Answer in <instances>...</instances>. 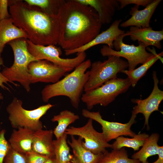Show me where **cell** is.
Segmentation results:
<instances>
[{
  "label": "cell",
  "instance_id": "6da1fadb",
  "mask_svg": "<svg viewBox=\"0 0 163 163\" xmlns=\"http://www.w3.org/2000/svg\"><path fill=\"white\" fill-rule=\"evenodd\" d=\"M59 44L64 50L91 42L100 34L102 24L96 11L76 0H63L57 14Z\"/></svg>",
  "mask_w": 163,
  "mask_h": 163
},
{
  "label": "cell",
  "instance_id": "7a4b0ae2",
  "mask_svg": "<svg viewBox=\"0 0 163 163\" xmlns=\"http://www.w3.org/2000/svg\"><path fill=\"white\" fill-rule=\"evenodd\" d=\"M8 4L13 24L26 34L28 40L37 45L58 44L59 24L57 15L29 5L23 0H8Z\"/></svg>",
  "mask_w": 163,
  "mask_h": 163
},
{
  "label": "cell",
  "instance_id": "3957f363",
  "mask_svg": "<svg viewBox=\"0 0 163 163\" xmlns=\"http://www.w3.org/2000/svg\"><path fill=\"white\" fill-rule=\"evenodd\" d=\"M91 64L89 59L84 61L62 79L45 86L41 92L43 101L47 102L53 97L65 96L70 99L72 106L77 109L88 79V71L86 70L91 67Z\"/></svg>",
  "mask_w": 163,
  "mask_h": 163
},
{
  "label": "cell",
  "instance_id": "277c9868",
  "mask_svg": "<svg viewBox=\"0 0 163 163\" xmlns=\"http://www.w3.org/2000/svg\"><path fill=\"white\" fill-rule=\"evenodd\" d=\"M27 39L20 38L8 43L11 48L14 55V61L9 67H5L2 73L11 83L16 86L19 82L27 92L30 90L31 84L29 78L28 67L31 62L39 60L30 53L27 48Z\"/></svg>",
  "mask_w": 163,
  "mask_h": 163
},
{
  "label": "cell",
  "instance_id": "5b68a950",
  "mask_svg": "<svg viewBox=\"0 0 163 163\" xmlns=\"http://www.w3.org/2000/svg\"><path fill=\"white\" fill-rule=\"evenodd\" d=\"M22 104L21 100L14 97L7 106L6 110L10 123L14 129L25 128L34 132L43 129L40 118L55 106L48 103L33 110H27L22 107Z\"/></svg>",
  "mask_w": 163,
  "mask_h": 163
},
{
  "label": "cell",
  "instance_id": "8992f818",
  "mask_svg": "<svg viewBox=\"0 0 163 163\" xmlns=\"http://www.w3.org/2000/svg\"><path fill=\"white\" fill-rule=\"evenodd\" d=\"M131 86L128 78L111 79L100 87L85 92L81 98L90 110L97 104L106 107L113 101L119 95L126 92Z\"/></svg>",
  "mask_w": 163,
  "mask_h": 163
},
{
  "label": "cell",
  "instance_id": "52a82bcc",
  "mask_svg": "<svg viewBox=\"0 0 163 163\" xmlns=\"http://www.w3.org/2000/svg\"><path fill=\"white\" fill-rule=\"evenodd\" d=\"M108 57L103 62L98 61L91 63L88 79L84 87L85 92L97 88L107 81L117 78L118 73L128 68L127 62L120 57L114 56Z\"/></svg>",
  "mask_w": 163,
  "mask_h": 163
},
{
  "label": "cell",
  "instance_id": "ba28073f",
  "mask_svg": "<svg viewBox=\"0 0 163 163\" xmlns=\"http://www.w3.org/2000/svg\"><path fill=\"white\" fill-rule=\"evenodd\" d=\"M127 36L126 32L119 36L114 41L113 47L116 50L107 46L104 45L101 49L100 53L103 56H116L123 57L127 60L129 70L135 69L139 64H143L153 55V53L147 52L146 46L142 42L138 41L139 45H129L123 42L124 37Z\"/></svg>",
  "mask_w": 163,
  "mask_h": 163
},
{
  "label": "cell",
  "instance_id": "9c48e42d",
  "mask_svg": "<svg viewBox=\"0 0 163 163\" xmlns=\"http://www.w3.org/2000/svg\"><path fill=\"white\" fill-rule=\"evenodd\" d=\"M27 48L30 53L37 59L46 60L62 67L73 69L85 61L86 57L85 52L77 53V56L72 58L60 57L62 51L55 45L43 46L34 44L27 40Z\"/></svg>",
  "mask_w": 163,
  "mask_h": 163
},
{
  "label": "cell",
  "instance_id": "30bf717a",
  "mask_svg": "<svg viewBox=\"0 0 163 163\" xmlns=\"http://www.w3.org/2000/svg\"><path fill=\"white\" fill-rule=\"evenodd\" d=\"M93 120L89 119L86 123L80 127L71 126L65 133L71 136H77L82 138L84 141L82 145L86 149L95 154L104 153L111 144L105 140L102 133L97 131L93 125Z\"/></svg>",
  "mask_w": 163,
  "mask_h": 163
},
{
  "label": "cell",
  "instance_id": "8fae6325",
  "mask_svg": "<svg viewBox=\"0 0 163 163\" xmlns=\"http://www.w3.org/2000/svg\"><path fill=\"white\" fill-rule=\"evenodd\" d=\"M31 84L38 82L55 83L73 69L60 66L46 60L30 62L28 67Z\"/></svg>",
  "mask_w": 163,
  "mask_h": 163
},
{
  "label": "cell",
  "instance_id": "7c38bea8",
  "mask_svg": "<svg viewBox=\"0 0 163 163\" xmlns=\"http://www.w3.org/2000/svg\"><path fill=\"white\" fill-rule=\"evenodd\" d=\"M82 116L91 119L99 123L102 126V133L108 142L119 136H126L133 137L136 134L131 129L132 125L136 123V115L132 114L129 121L126 123L110 122L102 118L100 111H91L87 109L82 110Z\"/></svg>",
  "mask_w": 163,
  "mask_h": 163
},
{
  "label": "cell",
  "instance_id": "4fadbf2b",
  "mask_svg": "<svg viewBox=\"0 0 163 163\" xmlns=\"http://www.w3.org/2000/svg\"><path fill=\"white\" fill-rule=\"evenodd\" d=\"M154 82V87L150 94L147 98L141 100L133 99L132 101L137 104L133 108L132 114L136 115L141 113L145 118L144 126L146 125L148 130L149 129V120L151 114L154 111H159V104L163 99V91L158 88L159 80L157 72L154 71L152 73Z\"/></svg>",
  "mask_w": 163,
  "mask_h": 163
},
{
  "label": "cell",
  "instance_id": "5bb4252c",
  "mask_svg": "<svg viewBox=\"0 0 163 163\" xmlns=\"http://www.w3.org/2000/svg\"><path fill=\"white\" fill-rule=\"evenodd\" d=\"M121 21V19L116 20L107 29L100 33L88 43L74 50H65V55L68 56L75 53L85 52L90 48L101 44H106L113 49V43L114 41L119 36L125 33V31L120 29L119 27Z\"/></svg>",
  "mask_w": 163,
  "mask_h": 163
},
{
  "label": "cell",
  "instance_id": "9a60e30c",
  "mask_svg": "<svg viewBox=\"0 0 163 163\" xmlns=\"http://www.w3.org/2000/svg\"><path fill=\"white\" fill-rule=\"evenodd\" d=\"M161 1V0H153L142 10H139V6L135 5L131 8L129 12L131 17L122 23L120 26L123 27L129 26H135L139 28L149 27L150 19Z\"/></svg>",
  "mask_w": 163,
  "mask_h": 163
},
{
  "label": "cell",
  "instance_id": "2e32d148",
  "mask_svg": "<svg viewBox=\"0 0 163 163\" xmlns=\"http://www.w3.org/2000/svg\"><path fill=\"white\" fill-rule=\"evenodd\" d=\"M133 41L138 40L146 46H152L159 49L161 48L160 41L163 39V30H155L152 27L139 28L131 26L126 32Z\"/></svg>",
  "mask_w": 163,
  "mask_h": 163
},
{
  "label": "cell",
  "instance_id": "e0dca14e",
  "mask_svg": "<svg viewBox=\"0 0 163 163\" xmlns=\"http://www.w3.org/2000/svg\"><path fill=\"white\" fill-rule=\"evenodd\" d=\"M76 0L94 9L97 13L102 24L111 22L116 10L120 9V4L117 0Z\"/></svg>",
  "mask_w": 163,
  "mask_h": 163
},
{
  "label": "cell",
  "instance_id": "ac0fdd59",
  "mask_svg": "<svg viewBox=\"0 0 163 163\" xmlns=\"http://www.w3.org/2000/svg\"><path fill=\"white\" fill-rule=\"evenodd\" d=\"M53 130L40 129L34 132L32 150L49 158L54 157Z\"/></svg>",
  "mask_w": 163,
  "mask_h": 163
},
{
  "label": "cell",
  "instance_id": "d6986e66",
  "mask_svg": "<svg viewBox=\"0 0 163 163\" xmlns=\"http://www.w3.org/2000/svg\"><path fill=\"white\" fill-rule=\"evenodd\" d=\"M34 132L25 128L14 129L8 140L11 148L17 152L24 154L32 151Z\"/></svg>",
  "mask_w": 163,
  "mask_h": 163
},
{
  "label": "cell",
  "instance_id": "ffe728a7",
  "mask_svg": "<svg viewBox=\"0 0 163 163\" xmlns=\"http://www.w3.org/2000/svg\"><path fill=\"white\" fill-rule=\"evenodd\" d=\"M83 140L80 137L76 139L72 136L71 141H67L73 151L71 163H98L103 153L95 154L85 148Z\"/></svg>",
  "mask_w": 163,
  "mask_h": 163
},
{
  "label": "cell",
  "instance_id": "44dd1931",
  "mask_svg": "<svg viewBox=\"0 0 163 163\" xmlns=\"http://www.w3.org/2000/svg\"><path fill=\"white\" fill-rule=\"evenodd\" d=\"M22 38L27 39V34L13 24L11 18L0 21V58L6 44L14 40Z\"/></svg>",
  "mask_w": 163,
  "mask_h": 163
},
{
  "label": "cell",
  "instance_id": "7402d4cb",
  "mask_svg": "<svg viewBox=\"0 0 163 163\" xmlns=\"http://www.w3.org/2000/svg\"><path fill=\"white\" fill-rule=\"evenodd\" d=\"M79 116L68 110H64L54 115L51 119L52 121L56 122L58 124L53 130V134L56 139L61 137L65 133L68 126L78 120Z\"/></svg>",
  "mask_w": 163,
  "mask_h": 163
},
{
  "label": "cell",
  "instance_id": "603a6c76",
  "mask_svg": "<svg viewBox=\"0 0 163 163\" xmlns=\"http://www.w3.org/2000/svg\"><path fill=\"white\" fill-rule=\"evenodd\" d=\"M159 135L153 133L147 139L142 148L132 156L133 159L139 160L141 162L147 161V158L152 156L157 155Z\"/></svg>",
  "mask_w": 163,
  "mask_h": 163
},
{
  "label": "cell",
  "instance_id": "cb8c5ba5",
  "mask_svg": "<svg viewBox=\"0 0 163 163\" xmlns=\"http://www.w3.org/2000/svg\"><path fill=\"white\" fill-rule=\"evenodd\" d=\"M154 51H152V56L139 67L131 70H125L122 72L127 75L133 87L136 86L138 81L145 75L148 70L157 60L161 58L162 52L157 54Z\"/></svg>",
  "mask_w": 163,
  "mask_h": 163
},
{
  "label": "cell",
  "instance_id": "d4e9b609",
  "mask_svg": "<svg viewBox=\"0 0 163 163\" xmlns=\"http://www.w3.org/2000/svg\"><path fill=\"white\" fill-rule=\"evenodd\" d=\"M149 135L145 133L136 134L132 138L120 136L116 139V140L111 144L110 148L113 149H119L125 147L131 148L134 151L139 150L142 146Z\"/></svg>",
  "mask_w": 163,
  "mask_h": 163
},
{
  "label": "cell",
  "instance_id": "484cf974",
  "mask_svg": "<svg viewBox=\"0 0 163 163\" xmlns=\"http://www.w3.org/2000/svg\"><path fill=\"white\" fill-rule=\"evenodd\" d=\"M67 135L65 133L60 138L53 140L54 155L56 163H71L72 155L67 140Z\"/></svg>",
  "mask_w": 163,
  "mask_h": 163
},
{
  "label": "cell",
  "instance_id": "4316f807",
  "mask_svg": "<svg viewBox=\"0 0 163 163\" xmlns=\"http://www.w3.org/2000/svg\"><path fill=\"white\" fill-rule=\"evenodd\" d=\"M138 160L129 158L124 147L119 149H113L104 153L98 163H140Z\"/></svg>",
  "mask_w": 163,
  "mask_h": 163
},
{
  "label": "cell",
  "instance_id": "83f0119b",
  "mask_svg": "<svg viewBox=\"0 0 163 163\" xmlns=\"http://www.w3.org/2000/svg\"><path fill=\"white\" fill-rule=\"evenodd\" d=\"M63 0H24L30 5L37 7L44 11L52 14L57 15Z\"/></svg>",
  "mask_w": 163,
  "mask_h": 163
},
{
  "label": "cell",
  "instance_id": "f1b7e54d",
  "mask_svg": "<svg viewBox=\"0 0 163 163\" xmlns=\"http://www.w3.org/2000/svg\"><path fill=\"white\" fill-rule=\"evenodd\" d=\"M3 163H26L25 155L17 152L11 147L5 157Z\"/></svg>",
  "mask_w": 163,
  "mask_h": 163
},
{
  "label": "cell",
  "instance_id": "f546056e",
  "mask_svg": "<svg viewBox=\"0 0 163 163\" xmlns=\"http://www.w3.org/2000/svg\"><path fill=\"white\" fill-rule=\"evenodd\" d=\"M5 133L4 129L0 131V163H3L5 157L11 148L8 141L5 138Z\"/></svg>",
  "mask_w": 163,
  "mask_h": 163
},
{
  "label": "cell",
  "instance_id": "4dcf8cb0",
  "mask_svg": "<svg viewBox=\"0 0 163 163\" xmlns=\"http://www.w3.org/2000/svg\"><path fill=\"white\" fill-rule=\"evenodd\" d=\"M26 163H44L49 158L32 150L25 154Z\"/></svg>",
  "mask_w": 163,
  "mask_h": 163
},
{
  "label": "cell",
  "instance_id": "1f68e13d",
  "mask_svg": "<svg viewBox=\"0 0 163 163\" xmlns=\"http://www.w3.org/2000/svg\"><path fill=\"white\" fill-rule=\"evenodd\" d=\"M120 4V9H122L129 4H134L138 6L146 7L153 0H117Z\"/></svg>",
  "mask_w": 163,
  "mask_h": 163
},
{
  "label": "cell",
  "instance_id": "d6a6232c",
  "mask_svg": "<svg viewBox=\"0 0 163 163\" xmlns=\"http://www.w3.org/2000/svg\"><path fill=\"white\" fill-rule=\"evenodd\" d=\"M8 0H0V22L11 18L8 10Z\"/></svg>",
  "mask_w": 163,
  "mask_h": 163
},
{
  "label": "cell",
  "instance_id": "836d02e7",
  "mask_svg": "<svg viewBox=\"0 0 163 163\" xmlns=\"http://www.w3.org/2000/svg\"><path fill=\"white\" fill-rule=\"evenodd\" d=\"M3 64L2 59H0V66ZM9 82L11 83L10 81L8 80L6 77H5L2 74L1 72L0 71V87L2 88L3 89H5L9 90L8 88H7L4 85V84H8V82ZM3 98V97L2 94L0 92V101L2 100Z\"/></svg>",
  "mask_w": 163,
  "mask_h": 163
},
{
  "label": "cell",
  "instance_id": "e575fe53",
  "mask_svg": "<svg viewBox=\"0 0 163 163\" xmlns=\"http://www.w3.org/2000/svg\"><path fill=\"white\" fill-rule=\"evenodd\" d=\"M157 155L158 156V158L163 160V146H158V151Z\"/></svg>",
  "mask_w": 163,
  "mask_h": 163
},
{
  "label": "cell",
  "instance_id": "d590c367",
  "mask_svg": "<svg viewBox=\"0 0 163 163\" xmlns=\"http://www.w3.org/2000/svg\"><path fill=\"white\" fill-rule=\"evenodd\" d=\"M44 163H56L54 157L49 158Z\"/></svg>",
  "mask_w": 163,
  "mask_h": 163
},
{
  "label": "cell",
  "instance_id": "8d00e7d4",
  "mask_svg": "<svg viewBox=\"0 0 163 163\" xmlns=\"http://www.w3.org/2000/svg\"><path fill=\"white\" fill-rule=\"evenodd\" d=\"M152 163H163V160L158 158V159Z\"/></svg>",
  "mask_w": 163,
  "mask_h": 163
},
{
  "label": "cell",
  "instance_id": "74e56055",
  "mask_svg": "<svg viewBox=\"0 0 163 163\" xmlns=\"http://www.w3.org/2000/svg\"><path fill=\"white\" fill-rule=\"evenodd\" d=\"M140 163H149L148 161H146V162H140Z\"/></svg>",
  "mask_w": 163,
  "mask_h": 163
},
{
  "label": "cell",
  "instance_id": "f35d334b",
  "mask_svg": "<svg viewBox=\"0 0 163 163\" xmlns=\"http://www.w3.org/2000/svg\"><path fill=\"white\" fill-rule=\"evenodd\" d=\"M1 130V126L0 125V131Z\"/></svg>",
  "mask_w": 163,
  "mask_h": 163
}]
</instances>
